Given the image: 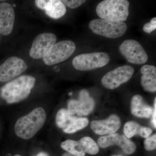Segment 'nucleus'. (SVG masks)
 Listing matches in <instances>:
<instances>
[{"instance_id": "10", "label": "nucleus", "mask_w": 156, "mask_h": 156, "mask_svg": "<svg viewBox=\"0 0 156 156\" xmlns=\"http://www.w3.org/2000/svg\"><path fill=\"white\" fill-rule=\"evenodd\" d=\"M27 68L26 63L21 58L17 56L10 57L0 66V82L11 81Z\"/></svg>"}, {"instance_id": "19", "label": "nucleus", "mask_w": 156, "mask_h": 156, "mask_svg": "<svg viewBox=\"0 0 156 156\" xmlns=\"http://www.w3.org/2000/svg\"><path fill=\"white\" fill-rule=\"evenodd\" d=\"M62 148L67 153L76 156H85L86 153L79 141L67 140L62 143Z\"/></svg>"}, {"instance_id": "22", "label": "nucleus", "mask_w": 156, "mask_h": 156, "mask_svg": "<svg viewBox=\"0 0 156 156\" xmlns=\"http://www.w3.org/2000/svg\"><path fill=\"white\" fill-rule=\"evenodd\" d=\"M138 123L133 121L127 122L124 127V133L128 138H131L136 134H138L140 127Z\"/></svg>"}, {"instance_id": "9", "label": "nucleus", "mask_w": 156, "mask_h": 156, "mask_svg": "<svg viewBox=\"0 0 156 156\" xmlns=\"http://www.w3.org/2000/svg\"><path fill=\"white\" fill-rule=\"evenodd\" d=\"M56 37L54 34L44 33L40 34L33 42L30 56L34 59L44 58L56 44Z\"/></svg>"}, {"instance_id": "12", "label": "nucleus", "mask_w": 156, "mask_h": 156, "mask_svg": "<svg viewBox=\"0 0 156 156\" xmlns=\"http://www.w3.org/2000/svg\"><path fill=\"white\" fill-rule=\"evenodd\" d=\"M98 144L101 147L103 148L111 146H118L127 154L134 153L136 149L135 144L129 138L125 135H119L117 133L101 136L98 140Z\"/></svg>"}, {"instance_id": "4", "label": "nucleus", "mask_w": 156, "mask_h": 156, "mask_svg": "<svg viewBox=\"0 0 156 156\" xmlns=\"http://www.w3.org/2000/svg\"><path fill=\"white\" fill-rule=\"evenodd\" d=\"M89 27L94 33L112 39L122 36L127 30L125 23L106 19L93 20L89 23Z\"/></svg>"}, {"instance_id": "14", "label": "nucleus", "mask_w": 156, "mask_h": 156, "mask_svg": "<svg viewBox=\"0 0 156 156\" xmlns=\"http://www.w3.org/2000/svg\"><path fill=\"white\" fill-rule=\"evenodd\" d=\"M15 12L11 5L6 2L0 4V34L9 35L14 27Z\"/></svg>"}, {"instance_id": "17", "label": "nucleus", "mask_w": 156, "mask_h": 156, "mask_svg": "<svg viewBox=\"0 0 156 156\" xmlns=\"http://www.w3.org/2000/svg\"><path fill=\"white\" fill-rule=\"evenodd\" d=\"M131 112L132 114L138 118H149L153 112V109L144 102L141 95H134L131 99Z\"/></svg>"}, {"instance_id": "3", "label": "nucleus", "mask_w": 156, "mask_h": 156, "mask_svg": "<svg viewBox=\"0 0 156 156\" xmlns=\"http://www.w3.org/2000/svg\"><path fill=\"white\" fill-rule=\"evenodd\" d=\"M129 5L127 0H105L98 5L96 13L101 19L123 22L129 15Z\"/></svg>"}, {"instance_id": "28", "label": "nucleus", "mask_w": 156, "mask_h": 156, "mask_svg": "<svg viewBox=\"0 0 156 156\" xmlns=\"http://www.w3.org/2000/svg\"><path fill=\"white\" fill-rule=\"evenodd\" d=\"M49 156V155L47 153L44 152H41L38 154L36 156Z\"/></svg>"}, {"instance_id": "29", "label": "nucleus", "mask_w": 156, "mask_h": 156, "mask_svg": "<svg viewBox=\"0 0 156 156\" xmlns=\"http://www.w3.org/2000/svg\"><path fill=\"white\" fill-rule=\"evenodd\" d=\"M62 156H76L74 155H73L71 154H70L69 153H68L67 152H65L64 153V154H63L62 155Z\"/></svg>"}, {"instance_id": "21", "label": "nucleus", "mask_w": 156, "mask_h": 156, "mask_svg": "<svg viewBox=\"0 0 156 156\" xmlns=\"http://www.w3.org/2000/svg\"><path fill=\"white\" fill-rule=\"evenodd\" d=\"M69 112L67 109L61 108L59 109L56 114V123L58 128L63 129L66 127L73 117Z\"/></svg>"}, {"instance_id": "6", "label": "nucleus", "mask_w": 156, "mask_h": 156, "mask_svg": "<svg viewBox=\"0 0 156 156\" xmlns=\"http://www.w3.org/2000/svg\"><path fill=\"white\" fill-rule=\"evenodd\" d=\"M76 45L71 41H62L53 45L49 53L43 58L45 64L52 66L66 60L72 55Z\"/></svg>"}, {"instance_id": "8", "label": "nucleus", "mask_w": 156, "mask_h": 156, "mask_svg": "<svg viewBox=\"0 0 156 156\" xmlns=\"http://www.w3.org/2000/svg\"><path fill=\"white\" fill-rule=\"evenodd\" d=\"M119 49L121 54L131 63L143 64L147 61V53L140 44L135 40H126L121 44Z\"/></svg>"}, {"instance_id": "7", "label": "nucleus", "mask_w": 156, "mask_h": 156, "mask_svg": "<svg viewBox=\"0 0 156 156\" xmlns=\"http://www.w3.org/2000/svg\"><path fill=\"white\" fill-rule=\"evenodd\" d=\"M134 73L132 66L125 65L109 72L101 79V83L108 89H114L131 79Z\"/></svg>"}, {"instance_id": "2", "label": "nucleus", "mask_w": 156, "mask_h": 156, "mask_svg": "<svg viewBox=\"0 0 156 156\" xmlns=\"http://www.w3.org/2000/svg\"><path fill=\"white\" fill-rule=\"evenodd\" d=\"M47 115L44 108L37 107L34 109L17 120L14 126L15 134L23 139L32 138L43 127Z\"/></svg>"}, {"instance_id": "27", "label": "nucleus", "mask_w": 156, "mask_h": 156, "mask_svg": "<svg viewBox=\"0 0 156 156\" xmlns=\"http://www.w3.org/2000/svg\"><path fill=\"white\" fill-rule=\"evenodd\" d=\"M152 115V122L154 126L156 128V98H155L154 102V109L153 111Z\"/></svg>"}, {"instance_id": "31", "label": "nucleus", "mask_w": 156, "mask_h": 156, "mask_svg": "<svg viewBox=\"0 0 156 156\" xmlns=\"http://www.w3.org/2000/svg\"></svg>"}, {"instance_id": "5", "label": "nucleus", "mask_w": 156, "mask_h": 156, "mask_svg": "<svg viewBox=\"0 0 156 156\" xmlns=\"http://www.w3.org/2000/svg\"><path fill=\"white\" fill-rule=\"evenodd\" d=\"M110 57L103 52L80 54L73 60V67L78 70H91L102 67L109 62Z\"/></svg>"}, {"instance_id": "30", "label": "nucleus", "mask_w": 156, "mask_h": 156, "mask_svg": "<svg viewBox=\"0 0 156 156\" xmlns=\"http://www.w3.org/2000/svg\"><path fill=\"white\" fill-rule=\"evenodd\" d=\"M14 156H20V155H19V154H16V155H14Z\"/></svg>"}, {"instance_id": "13", "label": "nucleus", "mask_w": 156, "mask_h": 156, "mask_svg": "<svg viewBox=\"0 0 156 156\" xmlns=\"http://www.w3.org/2000/svg\"><path fill=\"white\" fill-rule=\"evenodd\" d=\"M121 125V120L119 116L112 114L106 119L92 121L91 128L98 135H109L115 133L119 129Z\"/></svg>"}, {"instance_id": "20", "label": "nucleus", "mask_w": 156, "mask_h": 156, "mask_svg": "<svg viewBox=\"0 0 156 156\" xmlns=\"http://www.w3.org/2000/svg\"><path fill=\"white\" fill-rule=\"evenodd\" d=\"M85 153L91 155L98 153L99 148L94 140L89 136H84L79 140Z\"/></svg>"}, {"instance_id": "23", "label": "nucleus", "mask_w": 156, "mask_h": 156, "mask_svg": "<svg viewBox=\"0 0 156 156\" xmlns=\"http://www.w3.org/2000/svg\"><path fill=\"white\" fill-rule=\"evenodd\" d=\"M144 146L146 150L151 151L155 149L156 147V134H155L146 138L144 141Z\"/></svg>"}, {"instance_id": "1", "label": "nucleus", "mask_w": 156, "mask_h": 156, "mask_svg": "<svg viewBox=\"0 0 156 156\" xmlns=\"http://www.w3.org/2000/svg\"><path fill=\"white\" fill-rule=\"evenodd\" d=\"M36 79L30 76H22L5 84L1 95L7 103H17L27 98L35 83Z\"/></svg>"}, {"instance_id": "25", "label": "nucleus", "mask_w": 156, "mask_h": 156, "mask_svg": "<svg viewBox=\"0 0 156 156\" xmlns=\"http://www.w3.org/2000/svg\"><path fill=\"white\" fill-rule=\"evenodd\" d=\"M156 29V18H152L151 22L146 23L143 27V31L147 33H151L153 31L155 30Z\"/></svg>"}, {"instance_id": "24", "label": "nucleus", "mask_w": 156, "mask_h": 156, "mask_svg": "<svg viewBox=\"0 0 156 156\" xmlns=\"http://www.w3.org/2000/svg\"><path fill=\"white\" fill-rule=\"evenodd\" d=\"M65 5L67 6L69 8L72 9H75L80 7L81 5L83 4L86 2V1L83 0H63L61 1Z\"/></svg>"}, {"instance_id": "26", "label": "nucleus", "mask_w": 156, "mask_h": 156, "mask_svg": "<svg viewBox=\"0 0 156 156\" xmlns=\"http://www.w3.org/2000/svg\"><path fill=\"white\" fill-rule=\"evenodd\" d=\"M152 133V130L151 128L147 127L140 126L138 134L144 138H147L151 136Z\"/></svg>"}, {"instance_id": "18", "label": "nucleus", "mask_w": 156, "mask_h": 156, "mask_svg": "<svg viewBox=\"0 0 156 156\" xmlns=\"http://www.w3.org/2000/svg\"><path fill=\"white\" fill-rule=\"evenodd\" d=\"M89 122L87 118L73 116L67 126L62 129V131L67 134H73L86 128Z\"/></svg>"}, {"instance_id": "16", "label": "nucleus", "mask_w": 156, "mask_h": 156, "mask_svg": "<svg viewBox=\"0 0 156 156\" xmlns=\"http://www.w3.org/2000/svg\"><path fill=\"white\" fill-rule=\"evenodd\" d=\"M141 84L144 89L149 92L156 91V68L154 66L145 65L141 67Z\"/></svg>"}, {"instance_id": "15", "label": "nucleus", "mask_w": 156, "mask_h": 156, "mask_svg": "<svg viewBox=\"0 0 156 156\" xmlns=\"http://www.w3.org/2000/svg\"><path fill=\"white\" fill-rule=\"evenodd\" d=\"M35 3L39 9L45 11L46 14L53 19L60 18L66 13V7L61 1L37 0Z\"/></svg>"}, {"instance_id": "11", "label": "nucleus", "mask_w": 156, "mask_h": 156, "mask_svg": "<svg viewBox=\"0 0 156 156\" xmlns=\"http://www.w3.org/2000/svg\"><path fill=\"white\" fill-rule=\"evenodd\" d=\"M95 102L90 97L89 92L86 89L81 90L79 95V100H71L68 103V109L71 115L86 116L94 109Z\"/></svg>"}]
</instances>
